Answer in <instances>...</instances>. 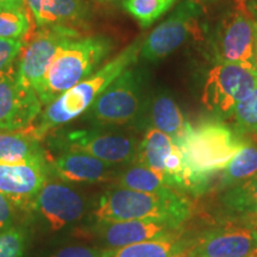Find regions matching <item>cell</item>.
Returning <instances> with one entry per match:
<instances>
[{
  "instance_id": "obj_1",
  "label": "cell",
  "mask_w": 257,
  "mask_h": 257,
  "mask_svg": "<svg viewBox=\"0 0 257 257\" xmlns=\"http://www.w3.org/2000/svg\"><path fill=\"white\" fill-rule=\"evenodd\" d=\"M194 206L188 195L176 191L146 193L113 187L102 193L89 210L91 224L125 220H155L184 226Z\"/></svg>"
},
{
  "instance_id": "obj_2",
  "label": "cell",
  "mask_w": 257,
  "mask_h": 257,
  "mask_svg": "<svg viewBox=\"0 0 257 257\" xmlns=\"http://www.w3.org/2000/svg\"><path fill=\"white\" fill-rule=\"evenodd\" d=\"M142 44L143 38H138L91 76L44 106L36 121L29 126L32 135L43 142L55 128L81 117L124 70L137 62Z\"/></svg>"
},
{
  "instance_id": "obj_3",
  "label": "cell",
  "mask_w": 257,
  "mask_h": 257,
  "mask_svg": "<svg viewBox=\"0 0 257 257\" xmlns=\"http://www.w3.org/2000/svg\"><path fill=\"white\" fill-rule=\"evenodd\" d=\"M149 72L143 67H128L101 93L83 113L82 120L95 127L131 126L142 130L148 99Z\"/></svg>"
},
{
  "instance_id": "obj_4",
  "label": "cell",
  "mask_w": 257,
  "mask_h": 257,
  "mask_svg": "<svg viewBox=\"0 0 257 257\" xmlns=\"http://www.w3.org/2000/svg\"><path fill=\"white\" fill-rule=\"evenodd\" d=\"M114 43L105 35L76 38L61 48L51 62L37 95L46 106L96 72L111 55Z\"/></svg>"
},
{
  "instance_id": "obj_5",
  "label": "cell",
  "mask_w": 257,
  "mask_h": 257,
  "mask_svg": "<svg viewBox=\"0 0 257 257\" xmlns=\"http://www.w3.org/2000/svg\"><path fill=\"white\" fill-rule=\"evenodd\" d=\"M233 127L219 120L188 125L185 137L176 144L184 154L185 165L198 174L217 175L248 143Z\"/></svg>"
},
{
  "instance_id": "obj_6",
  "label": "cell",
  "mask_w": 257,
  "mask_h": 257,
  "mask_svg": "<svg viewBox=\"0 0 257 257\" xmlns=\"http://www.w3.org/2000/svg\"><path fill=\"white\" fill-rule=\"evenodd\" d=\"M44 141L53 152L85 153L113 166L133 165L140 144L137 137L130 133L95 126L49 134Z\"/></svg>"
},
{
  "instance_id": "obj_7",
  "label": "cell",
  "mask_w": 257,
  "mask_h": 257,
  "mask_svg": "<svg viewBox=\"0 0 257 257\" xmlns=\"http://www.w3.org/2000/svg\"><path fill=\"white\" fill-rule=\"evenodd\" d=\"M91 210L87 197L72 184L49 175L29 213L41 229L57 233L81 223Z\"/></svg>"
},
{
  "instance_id": "obj_8",
  "label": "cell",
  "mask_w": 257,
  "mask_h": 257,
  "mask_svg": "<svg viewBox=\"0 0 257 257\" xmlns=\"http://www.w3.org/2000/svg\"><path fill=\"white\" fill-rule=\"evenodd\" d=\"M81 36L82 30L61 25L35 28L22 41L23 46L16 59L19 78L38 93L61 48Z\"/></svg>"
},
{
  "instance_id": "obj_9",
  "label": "cell",
  "mask_w": 257,
  "mask_h": 257,
  "mask_svg": "<svg viewBox=\"0 0 257 257\" xmlns=\"http://www.w3.org/2000/svg\"><path fill=\"white\" fill-rule=\"evenodd\" d=\"M257 86V70L239 63H217L207 74L201 101L220 119L231 118L236 105Z\"/></svg>"
},
{
  "instance_id": "obj_10",
  "label": "cell",
  "mask_w": 257,
  "mask_h": 257,
  "mask_svg": "<svg viewBox=\"0 0 257 257\" xmlns=\"http://www.w3.org/2000/svg\"><path fill=\"white\" fill-rule=\"evenodd\" d=\"M201 10L197 2L185 0L150 32L143 41L140 57L147 62H156L165 59L185 44L191 37L200 35L199 18Z\"/></svg>"
},
{
  "instance_id": "obj_11",
  "label": "cell",
  "mask_w": 257,
  "mask_h": 257,
  "mask_svg": "<svg viewBox=\"0 0 257 257\" xmlns=\"http://www.w3.org/2000/svg\"><path fill=\"white\" fill-rule=\"evenodd\" d=\"M43 110L37 93L19 78L16 61L0 73V130L31 126Z\"/></svg>"
},
{
  "instance_id": "obj_12",
  "label": "cell",
  "mask_w": 257,
  "mask_h": 257,
  "mask_svg": "<svg viewBox=\"0 0 257 257\" xmlns=\"http://www.w3.org/2000/svg\"><path fill=\"white\" fill-rule=\"evenodd\" d=\"M256 23L255 17L236 9L221 18L212 42L218 63H239L256 68Z\"/></svg>"
},
{
  "instance_id": "obj_13",
  "label": "cell",
  "mask_w": 257,
  "mask_h": 257,
  "mask_svg": "<svg viewBox=\"0 0 257 257\" xmlns=\"http://www.w3.org/2000/svg\"><path fill=\"white\" fill-rule=\"evenodd\" d=\"M188 257H257V229L236 221H219L194 237Z\"/></svg>"
},
{
  "instance_id": "obj_14",
  "label": "cell",
  "mask_w": 257,
  "mask_h": 257,
  "mask_svg": "<svg viewBox=\"0 0 257 257\" xmlns=\"http://www.w3.org/2000/svg\"><path fill=\"white\" fill-rule=\"evenodd\" d=\"M48 166L50 175L72 185L113 182L118 175L117 166L108 165L88 154L70 150H60L57 155L48 152Z\"/></svg>"
},
{
  "instance_id": "obj_15",
  "label": "cell",
  "mask_w": 257,
  "mask_h": 257,
  "mask_svg": "<svg viewBox=\"0 0 257 257\" xmlns=\"http://www.w3.org/2000/svg\"><path fill=\"white\" fill-rule=\"evenodd\" d=\"M49 175V167L46 166L0 163V193L16 210L29 213Z\"/></svg>"
},
{
  "instance_id": "obj_16",
  "label": "cell",
  "mask_w": 257,
  "mask_h": 257,
  "mask_svg": "<svg viewBox=\"0 0 257 257\" xmlns=\"http://www.w3.org/2000/svg\"><path fill=\"white\" fill-rule=\"evenodd\" d=\"M179 227L155 220H125L91 224V232L101 248L117 249L146 240L160 238L174 232Z\"/></svg>"
},
{
  "instance_id": "obj_17",
  "label": "cell",
  "mask_w": 257,
  "mask_h": 257,
  "mask_svg": "<svg viewBox=\"0 0 257 257\" xmlns=\"http://www.w3.org/2000/svg\"><path fill=\"white\" fill-rule=\"evenodd\" d=\"M36 27H68L83 30L91 17L86 0H25Z\"/></svg>"
},
{
  "instance_id": "obj_18",
  "label": "cell",
  "mask_w": 257,
  "mask_h": 257,
  "mask_svg": "<svg viewBox=\"0 0 257 257\" xmlns=\"http://www.w3.org/2000/svg\"><path fill=\"white\" fill-rule=\"evenodd\" d=\"M189 123L170 93L160 89L149 95L143 118V128L154 127L172 138L175 144L185 137Z\"/></svg>"
},
{
  "instance_id": "obj_19",
  "label": "cell",
  "mask_w": 257,
  "mask_h": 257,
  "mask_svg": "<svg viewBox=\"0 0 257 257\" xmlns=\"http://www.w3.org/2000/svg\"><path fill=\"white\" fill-rule=\"evenodd\" d=\"M218 221H236L257 229V174L218 197Z\"/></svg>"
},
{
  "instance_id": "obj_20",
  "label": "cell",
  "mask_w": 257,
  "mask_h": 257,
  "mask_svg": "<svg viewBox=\"0 0 257 257\" xmlns=\"http://www.w3.org/2000/svg\"><path fill=\"white\" fill-rule=\"evenodd\" d=\"M0 163H30L48 166V152L30 128L0 130Z\"/></svg>"
},
{
  "instance_id": "obj_21",
  "label": "cell",
  "mask_w": 257,
  "mask_h": 257,
  "mask_svg": "<svg viewBox=\"0 0 257 257\" xmlns=\"http://www.w3.org/2000/svg\"><path fill=\"white\" fill-rule=\"evenodd\" d=\"M194 236L184 226L160 238L146 240L117 249H108L106 257H172L191 245Z\"/></svg>"
},
{
  "instance_id": "obj_22",
  "label": "cell",
  "mask_w": 257,
  "mask_h": 257,
  "mask_svg": "<svg viewBox=\"0 0 257 257\" xmlns=\"http://www.w3.org/2000/svg\"><path fill=\"white\" fill-rule=\"evenodd\" d=\"M174 142L168 135L154 127H148L138 144L136 160L134 163L165 175L166 159L172 152ZM167 179V178H166Z\"/></svg>"
},
{
  "instance_id": "obj_23",
  "label": "cell",
  "mask_w": 257,
  "mask_h": 257,
  "mask_svg": "<svg viewBox=\"0 0 257 257\" xmlns=\"http://www.w3.org/2000/svg\"><path fill=\"white\" fill-rule=\"evenodd\" d=\"M257 174V140H250L221 170L218 191L242 184Z\"/></svg>"
},
{
  "instance_id": "obj_24",
  "label": "cell",
  "mask_w": 257,
  "mask_h": 257,
  "mask_svg": "<svg viewBox=\"0 0 257 257\" xmlns=\"http://www.w3.org/2000/svg\"><path fill=\"white\" fill-rule=\"evenodd\" d=\"M115 187L133 189L146 193H166L174 191L169 187L166 176L138 163L128 165L127 168L118 173L113 181Z\"/></svg>"
},
{
  "instance_id": "obj_25",
  "label": "cell",
  "mask_w": 257,
  "mask_h": 257,
  "mask_svg": "<svg viewBox=\"0 0 257 257\" xmlns=\"http://www.w3.org/2000/svg\"><path fill=\"white\" fill-rule=\"evenodd\" d=\"M36 28L25 6L0 4V40L23 41Z\"/></svg>"
},
{
  "instance_id": "obj_26",
  "label": "cell",
  "mask_w": 257,
  "mask_h": 257,
  "mask_svg": "<svg viewBox=\"0 0 257 257\" xmlns=\"http://www.w3.org/2000/svg\"><path fill=\"white\" fill-rule=\"evenodd\" d=\"M178 0H123V8L142 28H149L168 12Z\"/></svg>"
},
{
  "instance_id": "obj_27",
  "label": "cell",
  "mask_w": 257,
  "mask_h": 257,
  "mask_svg": "<svg viewBox=\"0 0 257 257\" xmlns=\"http://www.w3.org/2000/svg\"><path fill=\"white\" fill-rule=\"evenodd\" d=\"M231 118L233 128L246 140H257V86L236 105Z\"/></svg>"
},
{
  "instance_id": "obj_28",
  "label": "cell",
  "mask_w": 257,
  "mask_h": 257,
  "mask_svg": "<svg viewBox=\"0 0 257 257\" xmlns=\"http://www.w3.org/2000/svg\"><path fill=\"white\" fill-rule=\"evenodd\" d=\"M28 242V230L14 225L0 232V257H24Z\"/></svg>"
},
{
  "instance_id": "obj_29",
  "label": "cell",
  "mask_w": 257,
  "mask_h": 257,
  "mask_svg": "<svg viewBox=\"0 0 257 257\" xmlns=\"http://www.w3.org/2000/svg\"><path fill=\"white\" fill-rule=\"evenodd\" d=\"M108 249L101 246L68 245L54 251L49 257H106Z\"/></svg>"
},
{
  "instance_id": "obj_30",
  "label": "cell",
  "mask_w": 257,
  "mask_h": 257,
  "mask_svg": "<svg viewBox=\"0 0 257 257\" xmlns=\"http://www.w3.org/2000/svg\"><path fill=\"white\" fill-rule=\"evenodd\" d=\"M22 46L23 43L19 40H0V73L15 62Z\"/></svg>"
},
{
  "instance_id": "obj_31",
  "label": "cell",
  "mask_w": 257,
  "mask_h": 257,
  "mask_svg": "<svg viewBox=\"0 0 257 257\" xmlns=\"http://www.w3.org/2000/svg\"><path fill=\"white\" fill-rule=\"evenodd\" d=\"M16 208L14 205L0 193V232L15 225Z\"/></svg>"
},
{
  "instance_id": "obj_32",
  "label": "cell",
  "mask_w": 257,
  "mask_h": 257,
  "mask_svg": "<svg viewBox=\"0 0 257 257\" xmlns=\"http://www.w3.org/2000/svg\"><path fill=\"white\" fill-rule=\"evenodd\" d=\"M236 10L244 14L256 17L257 16V0H234Z\"/></svg>"
},
{
  "instance_id": "obj_33",
  "label": "cell",
  "mask_w": 257,
  "mask_h": 257,
  "mask_svg": "<svg viewBox=\"0 0 257 257\" xmlns=\"http://www.w3.org/2000/svg\"><path fill=\"white\" fill-rule=\"evenodd\" d=\"M0 4L15 5V6H25V0H0Z\"/></svg>"
},
{
  "instance_id": "obj_34",
  "label": "cell",
  "mask_w": 257,
  "mask_h": 257,
  "mask_svg": "<svg viewBox=\"0 0 257 257\" xmlns=\"http://www.w3.org/2000/svg\"><path fill=\"white\" fill-rule=\"evenodd\" d=\"M192 245V244H191ZM189 245V246H191ZM189 246H187V248H185L184 250H181V251H179L178 253H175L174 256H172V257H188V255H189Z\"/></svg>"
},
{
  "instance_id": "obj_35",
  "label": "cell",
  "mask_w": 257,
  "mask_h": 257,
  "mask_svg": "<svg viewBox=\"0 0 257 257\" xmlns=\"http://www.w3.org/2000/svg\"><path fill=\"white\" fill-rule=\"evenodd\" d=\"M255 67L257 70V23H256V34H255Z\"/></svg>"
},
{
  "instance_id": "obj_36",
  "label": "cell",
  "mask_w": 257,
  "mask_h": 257,
  "mask_svg": "<svg viewBox=\"0 0 257 257\" xmlns=\"http://www.w3.org/2000/svg\"><path fill=\"white\" fill-rule=\"evenodd\" d=\"M193 2H210V0H193Z\"/></svg>"
},
{
  "instance_id": "obj_37",
  "label": "cell",
  "mask_w": 257,
  "mask_h": 257,
  "mask_svg": "<svg viewBox=\"0 0 257 257\" xmlns=\"http://www.w3.org/2000/svg\"><path fill=\"white\" fill-rule=\"evenodd\" d=\"M100 2H112V0H100Z\"/></svg>"
}]
</instances>
